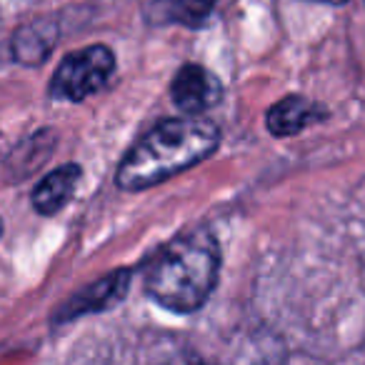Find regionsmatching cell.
I'll return each mask as SVG.
<instances>
[{
    "mask_svg": "<svg viewBox=\"0 0 365 365\" xmlns=\"http://www.w3.org/2000/svg\"><path fill=\"white\" fill-rule=\"evenodd\" d=\"M115 73V56L106 46H88L63 58L51 81V96L58 101L81 103L108 86Z\"/></svg>",
    "mask_w": 365,
    "mask_h": 365,
    "instance_id": "obj_3",
    "label": "cell"
},
{
    "mask_svg": "<svg viewBox=\"0 0 365 365\" xmlns=\"http://www.w3.org/2000/svg\"><path fill=\"white\" fill-rule=\"evenodd\" d=\"M170 98L185 115H198L220 101V83L203 66L188 63L173 78Z\"/></svg>",
    "mask_w": 365,
    "mask_h": 365,
    "instance_id": "obj_5",
    "label": "cell"
},
{
    "mask_svg": "<svg viewBox=\"0 0 365 365\" xmlns=\"http://www.w3.org/2000/svg\"><path fill=\"white\" fill-rule=\"evenodd\" d=\"M220 143V130L210 120L198 115L168 118L145 133L115 173L118 188L145 190L168 178L198 165Z\"/></svg>",
    "mask_w": 365,
    "mask_h": 365,
    "instance_id": "obj_1",
    "label": "cell"
},
{
    "mask_svg": "<svg viewBox=\"0 0 365 365\" xmlns=\"http://www.w3.org/2000/svg\"><path fill=\"white\" fill-rule=\"evenodd\" d=\"M220 270V250L208 228L188 233L163 245L145 265L143 285L153 303L173 313H193L210 298Z\"/></svg>",
    "mask_w": 365,
    "mask_h": 365,
    "instance_id": "obj_2",
    "label": "cell"
},
{
    "mask_svg": "<svg viewBox=\"0 0 365 365\" xmlns=\"http://www.w3.org/2000/svg\"><path fill=\"white\" fill-rule=\"evenodd\" d=\"M78 180H81V165L66 163V165L56 168V170L48 173V175L36 185V190H33V195H31L33 208L43 215L58 213V210L73 198Z\"/></svg>",
    "mask_w": 365,
    "mask_h": 365,
    "instance_id": "obj_6",
    "label": "cell"
},
{
    "mask_svg": "<svg viewBox=\"0 0 365 365\" xmlns=\"http://www.w3.org/2000/svg\"><path fill=\"white\" fill-rule=\"evenodd\" d=\"M133 270H113L106 278L96 280L88 288H83L81 293H76L71 300L61 305L56 310V323H71L76 318H83L88 313H101L108 310L110 305H115L118 300L125 298L128 288H130Z\"/></svg>",
    "mask_w": 365,
    "mask_h": 365,
    "instance_id": "obj_4",
    "label": "cell"
},
{
    "mask_svg": "<svg viewBox=\"0 0 365 365\" xmlns=\"http://www.w3.org/2000/svg\"><path fill=\"white\" fill-rule=\"evenodd\" d=\"M318 3H330V6H340V3H345V0H318Z\"/></svg>",
    "mask_w": 365,
    "mask_h": 365,
    "instance_id": "obj_8",
    "label": "cell"
},
{
    "mask_svg": "<svg viewBox=\"0 0 365 365\" xmlns=\"http://www.w3.org/2000/svg\"><path fill=\"white\" fill-rule=\"evenodd\" d=\"M323 115L325 113L320 110V106H315L313 101L300 98V96H288L270 108L265 123H268V130L273 133V135L285 138V135L300 133L303 128H308L310 123L320 120Z\"/></svg>",
    "mask_w": 365,
    "mask_h": 365,
    "instance_id": "obj_7",
    "label": "cell"
}]
</instances>
